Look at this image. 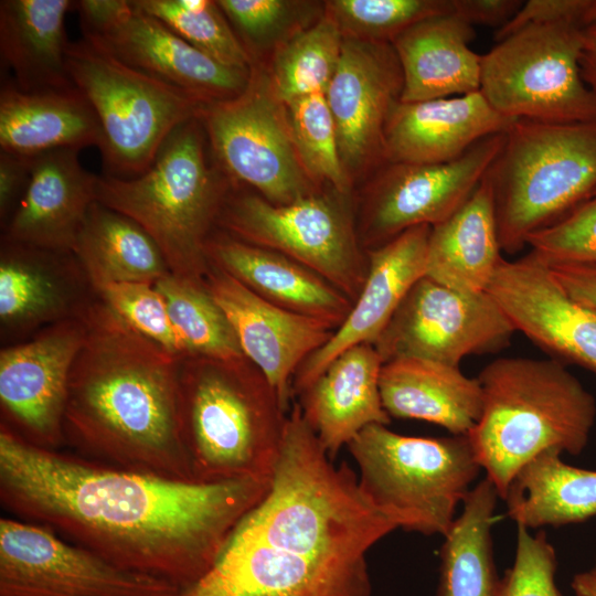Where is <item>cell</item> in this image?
Instances as JSON below:
<instances>
[{
  "mask_svg": "<svg viewBox=\"0 0 596 596\" xmlns=\"http://www.w3.org/2000/svg\"><path fill=\"white\" fill-rule=\"evenodd\" d=\"M365 556L312 555L237 525L209 571L174 596H371Z\"/></svg>",
  "mask_w": 596,
  "mask_h": 596,
  "instance_id": "16",
  "label": "cell"
},
{
  "mask_svg": "<svg viewBox=\"0 0 596 596\" xmlns=\"http://www.w3.org/2000/svg\"><path fill=\"white\" fill-rule=\"evenodd\" d=\"M561 454L545 450L514 475L503 500L517 525L562 526L596 515V470L571 466Z\"/></svg>",
  "mask_w": 596,
  "mask_h": 596,
  "instance_id": "33",
  "label": "cell"
},
{
  "mask_svg": "<svg viewBox=\"0 0 596 596\" xmlns=\"http://www.w3.org/2000/svg\"><path fill=\"white\" fill-rule=\"evenodd\" d=\"M155 285L166 300L188 356L219 360L245 358L226 315L204 281L190 280L170 273Z\"/></svg>",
  "mask_w": 596,
  "mask_h": 596,
  "instance_id": "37",
  "label": "cell"
},
{
  "mask_svg": "<svg viewBox=\"0 0 596 596\" xmlns=\"http://www.w3.org/2000/svg\"><path fill=\"white\" fill-rule=\"evenodd\" d=\"M179 411L194 481L272 478L287 413L249 360L181 359Z\"/></svg>",
  "mask_w": 596,
  "mask_h": 596,
  "instance_id": "5",
  "label": "cell"
},
{
  "mask_svg": "<svg viewBox=\"0 0 596 596\" xmlns=\"http://www.w3.org/2000/svg\"><path fill=\"white\" fill-rule=\"evenodd\" d=\"M94 291L103 304L137 332L175 358H188L166 300L155 284L108 283L96 287Z\"/></svg>",
  "mask_w": 596,
  "mask_h": 596,
  "instance_id": "41",
  "label": "cell"
},
{
  "mask_svg": "<svg viewBox=\"0 0 596 596\" xmlns=\"http://www.w3.org/2000/svg\"><path fill=\"white\" fill-rule=\"evenodd\" d=\"M269 485L137 472L39 447L0 428V500L8 511L179 589L209 571Z\"/></svg>",
  "mask_w": 596,
  "mask_h": 596,
  "instance_id": "1",
  "label": "cell"
},
{
  "mask_svg": "<svg viewBox=\"0 0 596 596\" xmlns=\"http://www.w3.org/2000/svg\"><path fill=\"white\" fill-rule=\"evenodd\" d=\"M499 493L485 478L462 501V510L443 536L436 596H499L491 528Z\"/></svg>",
  "mask_w": 596,
  "mask_h": 596,
  "instance_id": "35",
  "label": "cell"
},
{
  "mask_svg": "<svg viewBox=\"0 0 596 596\" xmlns=\"http://www.w3.org/2000/svg\"><path fill=\"white\" fill-rule=\"evenodd\" d=\"M78 149H56L31 157L26 191L2 240L47 251L73 253L91 206L97 175L79 161Z\"/></svg>",
  "mask_w": 596,
  "mask_h": 596,
  "instance_id": "24",
  "label": "cell"
},
{
  "mask_svg": "<svg viewBox=\"0 0 596 596\" xmlns=\"http://www.w3.org/2000/svg\"><path fill=\"white\" fill-rule=\"evenodd\" d=\"M81 316L86 333L68 380L65 443L100 464L194 481L180 426L181 359L97 296Z\"/></svg>",
  "mask_w": 596,
  "mask_h": 596,
  "instance_id": "2",
  "label": "cell"
},
{
  "mask_svg": "<svg viewBox=\"0 0 596 596\" xmlns=\"http://www.w3.org/2000/svg\"><path fill=\"white\" fill-rule=\"evenodd\" d=\"M522 0H451L453 13L473 25L496 26L507 24L520 10Z\"/></svg>",
  "mask_w": 596,
  "mask_h": 596,
  "instance_id": "47",
  "label": "cell"
},
{
  "mask_svg": "<svg viewBox=\"0 0 596 596\" xmlns=\"http://www.w3.org/2000/svg\"><path fill=\"white\" fill-rule=\"evenodd\" d=\"M547 266L556 281L573 299L596 311V263Z\"/></svg>",
  "mask_w": 596,
  "mask_h": 596,
  "instance_id": "48",
  "label": "cell"
},
{
  "mask_svg": "<svg viewBox=\"0 0 596 596\" xmlns=\"http://www.w3.org/2000/svg\"><path fill=\"white\" fill-rule=\"evenodd\" d=\"M179 588L123 568L54 531L0 519V596H174Z\"/></svg>",
  "mask_w": 596,
  "mask_h": 596,
  "instance_id": "14",
  "label": "cell"
},
{
  "mask_svg": "<svg viewBox=\"0 0 596 596\" xmlns=\"http://www.w3.org/2000/svg\"><path fill=\"white\" fill-rule=\"evenodd\" d=\"M359 485L400 529L444 536L481 466L468 435L415 437L373 424L347 446Z\"/></svg>",
  "mask_w": 596,
  "mask_h": 596,
  "instance_id": "8",
  "label": "cell"
},
{
  "mask_svg": "<svg viewBox=\"0 0 596 596\" xmlns=\"http://www.w3.org/2000/svg\"><path fill=\"white\" fill-rule=\"evenodd\" d=\"M182 40L223 65L251 71L252 56L216 1L132 0Z\"/></svg>",
  "mask_w": 596,
  "mask_h": 596,
  "instance_id": "38",
  "label": "cell"
},
{
  "mask_svg": "<svg viewBox=\"0 0 596 596\" xmlns=\"http://www.w3.org/2000/svg\"><path fill=\"white\" fill-rule=\"evenodd\" d=\"M240 41L248 47H260L269 42L291 35L297 19L304 12L305 2L286 0H219L216 1Z\"/></svg>",
  "mask_w": 596,
  "mask_h": 596,
  "instance_id": "44",
  "label": "cell"
},
{
  "mask_svg": "<svg viewBox=\"0 0 596 596\" xmlns=\"http://www.w3.org/2000/svg\"><path fill=\"white\" fill-rule=\"evenodd\" d=\"M504 134L486 137L447 162H387L364 209L363 238L370 249L406 230L434 226L455 213L483 179Z\"/></svg>",
  "mask_w": 596,
  "mask_h": 596,
  "instance_id": "17",
  "label": "cell"
},
{
  "mask_svg": "<svg viewBox=\"0 0 596 596\" xmlns=\"http://www.w3.org/2000/svg\"><path fill=\"white\" fill-rule=\"evenodd\" d=\"M73 254L93 289L108 283H151L170 274L149 234L134 220L95 202Z\"/></svg>",
  "mask_w": 596,
  "mask_h": 596,
  "instance_id": "34",
  "label": "cell"
},
{
  "mask_svg": "<svg viewBox=\"0 0 596 596\" xmlns=\"http://www.w3.org/2000/svg\"><path fill=\"white\" fill-rule=\"evenodd\" d=\"M85 333L81 316L47 326L29 340L1 350L2 425L39 447L57 449L65 443L68 380Z\"/></svg>",
  "mask_w": 596,
  "mask_h": 596,
  "instance_id": "18",
  "label": "cell"
},
{
  "mask_svg": "<svg viewBox=\"0 0 596 596\" xmlns=\"http://www.w3.org/2000/svg\"><path fill=\"white\" fill-rule=\"evenodd\" d=\"M73 253L1 240L0 323L6 338H20L81 317L96 298Z\"/></svg>",
  "mask_w": 596,
  "mask_h": 596,
  "instance_id": "23",
  "label": "cell"
},
{
  "mask_svg": "<svg viewBox=\"0 0 596 596\" xmlns=\"http://www.w3.org/2000/svg\"><path fill=\"white\" fill-rule=\"evenodd\" d=\"M590 572L596 576V561H595L594 566L592 567Z\"/></svg>",
  "mask_w": 596,
  "mask_h": 596,
  "instance_id": "51",
  "label": "cell"
},
{
  "mask_svg": "<svg viewBox=\"0 0 596 596\" xmlns=\"http://www.w3.org/2000/svg\"><path fill=\"white\" fill-rule=\"evenodd\" d=\"M204 284L226 315L245 358L264 374L288 413L297 370L334 329L265 300L210 264Z\"/></svg>",
  "mask_w": 596,
  "mask_h": 596,
  "instance_id": "21",
  "label": "cell"
},
{
  "mask_svg": "<svg viewBox=\"0 0 596 596\" xmlns=\"http://www.w3.org/2000/svg\"><path fill=\"white\" fill-rule=\"evenodd\" d=\"M68 76L93 107L106 175L129 179L155 160L171 132L205 104L115 58L85 39L70 42Z\"/></svg>",
  "mask_w": 596,
  "mask_h": 596,
  "instance_id": "9",
  "label": "cell"
},
{
  "mask_svg": "<svg viewBox=\"0 0 596 596\" xmlns=\"http://www.w3.org/2000/svg\"><path fill=\"white\" fill-rule=\"evenodd\" d=\"M328 13L344 36L392 43L411 25L453 12L451 0H333Z\"/></svg>",
  "mask_w": 596,
  "mask_h": 596,
  "instance_id": "40",
  "label": "cell"
},
{
  "mask_svg": "<svg viewBox=\"0 0 596 596\" xmlns=\"http://www.w3.org/2000/svg\"><path fill=\"white\" fill-rule=\"evenodd\" d=\"M205 255L210 265L225 272L265 300L319 319L334 330L353 305L342 291L304 265L226 233L209 237Z\"/></svg>",
  "mask_w": 596,
  "mask_h": 596,
  "instance_id": "26",
  "label": "cell"
},
{
  "mask_svg": "<svg viewBox=\"0 0 596 596\" xmlns=\"http://www.w3.org/2000/svg\"><path fill=\"white\" fill-rule=\"evenodd\" d=\"M490 182L485 174L469 199L430 227L425 275L464 294L486 292L503 258Z\"/></svg>",
  "mask_w": 596,
  "mask_h": 596,
  "instance_id": "31",
  "label": "cell"
},
{
  "mask_svg": "<svg viewBox=\"0 0 596 596\" xmlns=\"http://www.w3.org/2000/svg\"><path fill=\"white\" fill-rule=\"evenodd\" d=\"M571 587L576 596H596V576L590 571L577 573Z\"/></svg>",
  "mask_w": 596,
  "mask_h": 596,
  "instance_id": "50",
  "label": "cell"
},
{
  "mask_svg": "<svg viewBox=\"0 0 596 596\" xmlns=\"http://www.w3.org/2000/svg\"><path fill=\"white\" fill-rule=\"evenodd\" d=\"M83 39L123 63L202 104L234 98L251 71L230 67L195 49L132 0L73 1Z\"/></svg>",
  "mask_w": 596,
  "mask_h": 596,
  "instance_id": "13",
  "label": "cell"
},
{
  "mask_svg": "<svg viewBox=\"0 0 596 596\" xmlns=\"http://www.w3.org/2000/svg\"><path fill=\"white\" fill-rule=\"evenodd\" d=\"M556 568V553L545 532L532 535L518 525L514 562L501 579L499 596H561Z\"/></svg>",
  "mask_w": 596,
  "mask_h": 596,
  "instance_id": "43",
  "label": "cell"
},
{
  "mask_svg": "<svg viewBox=\"0 0 596 596\" xmlns=\"http://www.w3.org/2000/svg\"><path fill=\"white\" fill-rule=\"evenodd\" d=\"M477 379L482 412L468 436L501 499L514 475L539 454L555 449L578 455L586 447L595 398L563 362L500 358Z\"/></svg>",
  "mask_w": 596,
  "mask_h": 596,
  "instance_id": "4",
  "label": "cell"
},
{
  "mask_svg": "<svg viewBox=\"0 0 596 596\" xmlns=\"http://www.w3.org/2000/svg\"><path fill=\"white\" fill-rule=\"evenodd\" d=\"M31 157L0 152V220L3 228L20 204L31 178Z\"/></svg>",
  "mask_w": 596,
  "mask_h": 596,
  "instance_id": "46",
  "label": "cell"
},
{
  "mask_svg": "<svg viewBox=\"0 0 596 596\" xmlns=\"http://www.w3.org/2000/svg\"><path fill=\"white\" fill-rule=\"evenodd\" d=\"M285 107L295 149L307 174L312 181L330 183L340 195L347 194L349 174L326 94L310 95Z\"/></svg>",
  "mask_w": 596,
  "mask_h": 596,
  "instance_id": "39",
  "label": "cell"
},
{
  "mask_svg": "<svg viewBox=\"0 0 596 596\" xmlns=\"http://www.w3.org/2000/svg\"><path fill=\"white\" fill-rule=\"evenodd\" d=\"M379 386L390 417L425 421L453 435H468L481 416L480 382L465 375L459 365L394 359L383 363Z\"/></svg>",
  "mask_w": 596,
  "mask_h": 596,
  "instance_id": "29",
  "label": "cell"
},
{
  "mask_svg": "<svg viewBox=\"0 0 596 596\" xmlns=\"http://www.w3.org/2000/svg\"><path fill=\"white\" fill-rule=\"evenodd\" d=\"M486 291L515 331L554 359L596 375V311L573 299L532 253L502 258Z\"/></svg>",
  "mask_w": 596,
  "mask_h": 596,
  "instance_id": "20",
  "label": "cell"
},
{
  "mask_svg": "<svg viewBox=\"0 0 596 596\" xmlns=\"http://www.w3.org/2000/svg\"><path fill=\"white\" fill-rule=\"evenodd\" d=\"M200 118L216 163L233 181L278 205L313 194L312 180L295 149L286 107L269 77L254 66L243 93L206 104Z\"/></svg>",
  "mask_w": 596,
  "mask_h": 596,
  "instance_id": "12",
  "label": "cell"
},
{
  "mask_svg": "<svg viewBox=\"0 0 596 596\" xmlns=\"http://www.w3.org/2000/svg\"><path fill=\"white\" fill-rule=\"evenodd\" d=\"M199 117L175 128L150 167L121 179L97 175L96 201L140 225L159 247L172 275L204 281L205 245L233 180L212 164Z\"/></svg>",
  "mask_w": 596,
  "mask_h": 596,
  "instance_id": "6",
  "label": "cell"
},
{
  "mask_svg": "<svg viewBox=\"0 0 596 596\" xmlns=\"http://www.w3.org/2000/svg\"><path fill=\"white\" fill-rule=\"evenodd\" d=\"M514 327L486 291L464 294L426 275L409 289L374 342L383 363L416 358L451 365L504 347Z\"/></svg>",
  "mask_w": 596,
  "mask_h": 596,
  "instance_id": "15",
  "label": "cell"
},
{
  "mask_svg": "<svg viewBox=\"0 0 596 596\" xmlns=\"http://www.w3.org/2000/svg\"><path fill=\"white\" fill-rule=\"evenodd\" d=\"M70 0L0 1V55L22 92L74 87L67 72Z\"/></svg>",
  "mask_w": 596,
  "mask_h": 596,
  "instance_id": "32",
  "label": "cell"
},
{
  "mask_svg": "<svg viewBox=\"0 0 596 596\" xmlns=\"http://www.w3.org/2000/svg\"><path fill=\"white\" fill-rule=\"evenodd\" d=\"M217 224L242 242L280 253L320 275L354 301L368 259L342 204L316 193L289 204L228 193Z\"/></svg>",
  "mask_w": 596,
  "mask_h": 596,
  "instance_id": "11",
  "label": "cell"
},
{
  "mask_svg": "<svg viewBox=\"0 0 596 596\" xmlns=\"http://www.w3.org/2000/svg\"><path fill=\"white\" fill-rule=\"evenodd\" d=\"M429 225L415 226L369 249L364 284L329 341L297 370L292 395H300L345 350L377 340L413 287L425 276Z\"/></svg>",
  "mask_w": 596,
  "mask_h": 596,
  "instance_id": "22",
  "label": "cell"
},
{
  "mask_svg": "<svg viewBox=\"0 0 596 596\" xmlns=\"http://www.w3.org/2000/svg\"><path fill=\"white\" fill-rule=\"evenodd\" d=\"M526 245L546 265L596 263V191L563 217L532 234Z\"/></svg>",
  "mask_w": 596,
  "mask_h": 596,
  "instance_id": "42",
  "label": "cell"
},
{
  "mask_svg": "<svg viewBox=\"0 0 596 596\" xmlns=\"http://www.w3.org/2000/svg\"><path fill=\"white\" fill-rule=\"evenodd\" d=\"M582 49L578 28L528 24L481 55L480 93L511 119L596 121V92L582 76Z\"/></svg>",
  "mask_w": 596,
  "mask_h": 596,
  "instance_id": "10",
  "label": "cell"
},
{
  "mask_svg": "<svg viewBox=\"0 0 596 596\" xmlns=\"http://www.w3.org/2000/svg\"><path fill=\"white\" fill-rule=\"evenodd\" d=\"M579 63L585 83L596 92V22L583 30Z\"/></svg>",
  "mask_w": 596,
  "mask_h": 596,
  "instance_id": "49",
  "label": "cell"
},
{
  "mask_svg": "<svg viewBox=\"0 0 596 596\" xmlns=\"http://www.w3.org/2000/svg\"><path fill=\"white\" fill-rule=\"evenodd\" d=\"M596 22V0H529L517 14L497 30L499 42L519 29L533 23H561L586 29Z\"/></svg>",
  "mask_w": 596,
  "mask_h": 596,
  "instance_id": "45",
  "label": "cell"
},
{
  "mask_svg": "<svg viewBox=\"0 0 596 596\" xmlns=\"http://www.w3.org/2000/svg\"><path fill=\"white\" fill-rule=\"evenodd\" d=\"M103 146L98 118L74 86L22 92L12 82L0 91L1 151L33 157L56 149Z\"/></svg>",
  "mask_w": 596,
  "mask_h": 596,
  "instance_id": "30",
  "label": "cell"
},
{
  "mask_svg": "<svg viewBox=\"0 0 596 596\" xmlns=\"http://www.w3.org/2000/svg\"><path fill=\"white\" fill-rule=\"evenodd\" d=\"M473 26L453 12L426 18L393 41L403 74L400 102L413 103L480 91L481 55L469 44Z\"/></svg>",
  "mask_w": 596,
  "mask_h": 596,
  "instance_id": "28",
  "label": "cell"
},
{
  "mask_svg": "<svg viewBox=\"0 0 596 596\" xmlns=\"http://www.w3.org/2000/svg\"><path fill=\"white\" fill-rule=\"evenodd\" d=\"M343 39L339 24L327 12L280 43L270 76L277 98L288 105L310 95L326 94L340 62Z\"/></svg>",
  "mask_w": 596,
  "mask_h": 596,
  "instance_id": "36",
  "label": "cell"
},
{
  "mask_svg": "<svg viewBox=\"0 0 596 596\" xmlns=\"http://www.w3.org/2000/svg\"><path fill=\"white\" fill-rule=\"evenodd\" d=\"M514 120L499 114L480 91L422 102H398L385 128L386 162L451 161L481 139L505 132Z\"/></svg>",
  "mask_w": 596,
  "mask_h": 596,
  "instance_id": "25",
  "label": "cell"
},
{
  "mask_svg": "<svg viewBox=\"0 0 596 596\" xmlns=\"http://www.w3.org/2000/svg\"><path fill=\"white\" fill-rule=\"evenodd\" d=\"M402 88L403 74L391 43L344 36L326 98L347 172L386 162L385 128Z\"/></svg>",
  "mask_w": 596,
  "mask_h": 596,
  "instance_id": "19",
  "label": "cell"
},
{
  "mask_svg": "<svg viewBox=\"0 0 596 596\" xmlns=\"http://www.w3.org/2000/svg\"><path fill=\"white\" fill-rule=\"evenodd\" d=\"M237 525L269 543L334 557L365 556L400 529L364 494L345 464L333 465L299 403L287 413L267 492Z\"/></svg>",
  "mask_w": 596,
  "mask_h": 596,
  "instance_id": "3",
  "label": "cell"
},
{
  "mask_svg": "<svg viewBox=\"0 0 596 596\" xmlns=\"http://www.w3.org/2000/svg\"><path fill=\"white\" fill-rule=\"evenodd\" d=\"M486 175L501 251L514 254L596 191V121L515 119Z\"/></svg>",
  "mask_w": 596,
  "mask_h": 596,
  "instance_id": "7",
  "label": "cell"
},
{
  "mask_svg": "<svg viewBox=\"0 0 596 596\" xmlns=\"http://www.w3.org/2000/svg\"><path fill=\"white\" fill-rule=\"evenodd\" d=\"M382 365L373 344L354 345L299 395L301 413L331 459L366 426L390 424L379 386Z\"/></svg>",
  "mask_w": 596,
  "mask_h": 596,
  "instance_id": "27",
  "label": "cell"
}]
</instances>
